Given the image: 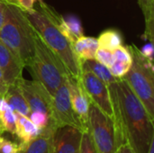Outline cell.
<instances>
[{
  "label": "cell",
  "mask_w": 154,
  "mask_h": 153,
  "mask_svg": "<svg viewBox=\"0 0 154 153\" xmlns=\"http://www.w3.org/2000/svg\"><path fill=\"white\" fill-rule=\"evenodd\" d=\"M108 88L118 146L127 143L135 153H147L154 140V119L124 79Z\"/></svg>",
  "instance_id": "obj_1"
},
{
  "label": "cell",
  "mask_w": 154,
  "mask_h": 153,
  "mask_svg": "<svg viewBox=\"0 0 154 153\" xmlns=\"http://www.w3.org/2000/svg\"><path fill=\"white\" fill-rule=\"evenodd\" d=\"M36 31L24 12L12 0H6L5 22L0 29V41L25 65L34 52Z\"/></svg>",
  "instance_id": "obj_2"
},
{
  "label": "cell",
  "mask_w": 154,
  "mask_h": 153,
  "mask_svg": "<svg viewBox=\"0 0 154 153\" xmlns=\"http://www.w3.org/2000/svg\"><path fill=\"white\" fill-rule=\"evenodd\" d=\"M24 12L29 22L48 47L60 59L69 73L79 78L81 76V62L74 52L72 43L63 35L51 16L38 5Z\"/></svg>",
  "instance_id": "obj_3"
},
{
  "label": "cell",
  "mask_w": 154,
  "mask_h": 153,
  "mask_svg": "<svg viewBox=\"0 0 154 153\" xmlns=\"http://www.w3.org/2000/svg\"><path fill=\"white\" fill-rule=\"evenodd\" d=\"M25 68H28L33 79L39 81L51 96L69 75L63 62L37 32L34 38V52Z\"/></svg>",
  "instance_id": "obj_4"
},
{
  "label": "cell",
  "mask_w": 154,
  "mask_h": 153,
  "mask_svg": "<svg viewBox=\"0 0 154 153\" xmlns=\"http://www.w3.org/2000/svg\"><path fill=\"white\" fill-rule=\"evenodd\" d=\"M132 55V65L122 78L144 106L154 119V67L153 60L144 57L135 44L127 46Z\"/></svg>",
  "instance_id": "obj_5"
},
{
  "label": "cell",
  "mask_w": 154,
  "mask_h": 153,
  "mask_svg": "<svg viewBox=\"0 0 154 153\" xmlns=\"http://www.w3.org/2000/svg\"><path fill=\"white\" fill-rule=\"evenodd\" d=\"M88 132L98 153H115L118 144L113 119L90 102Z\"/></svg>",
  "instance_id": "obj_6"
},
{
  "label": "cell",
  "mask_w": 154,
  "mask_h": 153,
  "mask_svg": "<svg viewBox=\"0 0 154 153\" xmlns=\"http://www.w3.org/2000/svg\"><path fill=\"white\" fill-rule=\"evenodd\" d=\"M67 79L57 88L52 96L51 120L53 121L57 127L72 126L84 132V127L74 112L70 102Z\"/></svg>",
  "instance_id": "obj_7"
},
{
  "label": "cell",
  "mask_w": 154,
  "mask_h": 153,
  "mask_svg": "<svg viewBox=\"0 0 154 153\" xmlns=\"http://www.w3.org/2000/svg\"><path fill=\"white\" fill-rule=\"evenodd\" d=\"M80 81L90 102L113 119V107L109 88L102 80L88 70H81Z\"/></svg>",
  "instance_id": "obj_8"
},
{
  "label": "cell",
  "mask_w": 154,
  "mask_h": 153,
  "mask_svg": "<svg viewBox=\"0 0 154 153\" xmlns=\"http://www.w3.org/2000/svg\"><path fill=\"white\" fill-rule=\"evenodd\" d=\"M16 85L26 100L31 112L39 111L47 114L51 118L52 96L37 80H27L21 78Z\"/></svg>",
  "instance_id": "obj_9"
},
{
  "label": "cell",
  "mask_w": 154,
  "mask_h": 153,
  "mask_svg": "<svg viewBox=\"0 0 154 153\" xmlns=\"http://www.w3.org/2000/svg\"><path fill=\"white\" fill-rule=\"evenodd\" d=\"M83 131L72 126L55 129L52 137L51 153H79Z\"/></svg>",
  "instance_id": "obj_10"
},
{
  "label": "cell",
  "mask_w": 154,
  "mask_h": 153,
  "mask_svg": "<svg viewBox=\"0 0 154 153\" xmlns=\"http://www.w3.org/2000/svg\"><path fill=\"white\" fill-rule=\"evenodd\" d=\"M67 83L73 110L76 113L79 119L80 120L84 127V132L88 131V110L90 100L82 87L80 78H78L69 74L68 76Z\"/></svg>",
  "instance_id": "obj_11"
},
{
  "label": "cell",
  "mask_w": 154,
  "mask_h": 153,
  "mask_svg": "<svg viewBox=\"0 0 154 153\" xmlns=\"http://www.w3.org/2000/svg\"><path fill=\"white\" fill-rule=\"evenodd\" d=\"M24 68L23 62L0 41V69L7 87L16 84L23 78Z\"/></svg>",
  "instance_id": "obj_12"
},
{
  "label": "cell",
  "mask_w": 154,
  "mask_h": 153,
  "mask_svg": "<svg viewBox=\"0 0 154 153\" xmlns=\"http://www.w3.org/2000/svg\"><path fill=\"white\" fill-rule=\"evenodd\" d=\"M56 128L58 127L51 120L48 126L42 129L37 137L27 143H19L17 153H51L52 137Z\"/></svg>",
  "instance_id": "obj_13"
},
{
  "label": "cell",
  "mask_w": 154,
  "mask_h": 153,
  "mask_svg": "<svg viewBox=\"0 0 154 153\" xmlns=\"http://www.w3.org/2000/svg\"><path fill=\"white\" fill-rule=\"evenodd\" d=\"M15 136L19 139L20 143H27L40 134L42 130H40L28 116L15 113Z\"/></svg>",
  "instance_id": "obj_14"
},
{
  "label": "cell",
  "mask_w": 154,
  "mask_h": 153,
  "mask_svg": "<svg viewBox=\"0 0 154 153\" xmlns=\"http://www.w3.org/2000/svg\"><path fill=\"white\" fill-rule=\"evenodd\" d=\"M72 46L74 52L80 62L88 60H95L96 52L99 47L97 39L84 35L79 38Z\"/></svg>",
  "instance_id": "obj_15"
},
{
  "label": "cell",
  "mask_w": 154,
  "mask_h": 153,
  "mask_svg": "<svg viewBox=\"0 0 154 153\" xmlns=\"http://www.w3.org/2000/svg\"><path fill=\"white\" fill-rule=\"evenodd\" d=\"M4 97L14 113H18L29 117L31 114L30 107L16 84L8 87Z\"/></svg>",
  "instance_id": "obj_16"
},
{
  "label": "cell",
  "mask_w": 154,
  "mask_h": 153,
  "mask_svg": "<svg viewBox=\"0 0 154 153\" xmlns=\"http://www.w3.org/2000/svg\"><path fill=\"white\" fill-rule=\"evenodd\" d=\"M88 70L95 75L97 78L102 80L106 86H110L117 82V78H116L110 72L109 68L104 66L99 63L96 60H88L81 62V70Z\"/></svg>",
  "instance_id": "obj_17"
},
{
  "label": "cell",
  "mask_w": 154,
  "mask_h": 153,
  "mask_svg": "<svg viewBox=\"0 0 154 153\" xmlns=\"http://www.w3.org/2000/svg\"><path fill=\"white\" fill-rule=\"evenodd\" d=\"M138 5L145 20V31L143 39L153 43L154 41V0H138Z\"/></svg>",
  "instance_id": "obj_18"
},
{
  "label": "cell",
  "mask_w": 154,
  "mask_h": 153,
  "mask_svg": "<svg viewBox=\"0 0 154 153\" xmlns=\"http://www.w3.org/2000/svg\"><path fill=\"white\" fill-rule=\"evenodd\" d=\"M99 48L113 51L117 47L123 45V36L117 30L108 29L100 33L97 38Z\"/></svg>",
  "instance_id": "obj_19"
},
{
  "label": "cell",
  "mask_w": 154,
  "mask_h": 153,
  "mask_svg": "<svg viewBox=\"0 0 154 153\" xmlns=\"http://www.w3.org/2000/svg\"><path fill=\"white\" fill-rule=\"evenodd\" d=\"M0 126L2 133L5 132L10 133L13 135H15L16 117L15 113L11 109L10 106L0 114Z\"/></svg>",
  "instance_id": "obj_20"
},
{
  "label": "cell",
  "mask_w": 154,
  "mask_h": 153,
  "mask_svg": "<svg viewBox=\"0 0 154 153\" xmlns=\"http://www.w3.org/2000/svg\"><path fill=\"white\" fill-rule=\"evenodd\" d=\"M95 60L107 68H110L116 61L113 51L103 49V48H99V47L96 52Z\"/></svg>",
  "instance_id": "obj_21"
},
{
  "label": "cell",
  "mask_w": 154,
  "mask_h": 153,
  "mask_svg": "<svg viewBox=\"0 0 154 153\" xmlns=\"http://www.w3.org/2000/svg\"><path fill=\"white\" fill-rule=\"evenodd\" d=\"M29 118L40 130L44 129L46 126H48V124L51 122V118L47 114L39 111L31 112Z\"/></svg>",
  "instance_id": "obj_22"
},
{
  "label": "cell",
  "mask_w": 154,
  "mask_h": 153,
  "mask_svg": "<svg viewBox=\"0 0 154 153\" xmlns=\"http://www.w3.org/2000/svg\"><path fill=\"white\" fill-rule=\"evenodd\" d=\"M79 153H98L88 131L82 133L79 146Z\"/></svg>",
  "instance_id": "obj_23"
},
{
  "label": "cell",
  "mask_w": 154,
  "mask_h": 153,
  "mask_svg": "<svg viewBox=\"0 0 154 153\" xmlns=\"http://www.w3.org/2000/svg\"><path fill=\"white\" fill-rule=\"evenodd\" d=\"M130 63H125L120 61H115V63L109 68L111 74L117 79L123 78L131 68Z\"/></svg>",
  "instance_id": "obj_24"
},
{
  "label": "cell",
  "mask_w": 154,
  "mask_h": 153,
  "mask_svg": "<svg viewBox=\"0 0 154 153\" xmlns=\"http://www.w3.org/2000/svg\"><path fill=\"white\" fill-rule=\"evenodd\" d=\"M113 54H114L116 61H120V62L132 64L133 59H132L131 52H130L127 46L125 47V46L121 45V46L117 47L116 50H113Z\"/></svg>",
  "instance_id": "obj_25"
},
{
  "label": "cell",
  "mask_w": 154,
  "mask_h": 153,
  "mask_svg": "<svg viewBox=\"0 0 154 153\" xmlns=\"http://www.w3.org/2000/svg\"><path fill=\"white\" fill-rule=\"evenodd\" d=\"M19 144L14 143L0 135V152L1 153H17Z\"/></svg>",
  "instance_id": "obj_26"
},
{
  "label": "cell",
  "mask_w": 154,
  "mask_h": 153,
  "mask_svg": "<svg viewBox=\"0 0 154 153\" xmlns=\"http://www.w3.org/2000/svg\"><path fill=\"white\" fill-rule=\"evenodd\" d=\"M12 1L23 12H27L33 9L36 3L40 0H12Z\"/></svg>",
  "instance_id": "obj_27"
},
{
  "label": "cell",
  "mask_w": 154,
  "mask_h": 153,
  "mask_svg": "<svg viewBox=\"0 0 154 153\" xmlns=\"http://www.w3.org/2000/svg\"><path fill=\"white\" fill-rule=\"evenodd\" d=\"M140 51L144 57L151 60H153V43L148 42L142 48V50H140Z\"/></svg>",
  "instance_id": "obj_28"
},
{
  "label": "cell",
  "mask_w": 154,
  "mask_h": 153,
  "mask_svg": "<svg viewBox=\"0 0 154 153\" xmlns=\"http://www.w3.org/2000/svg\"><path fill=\"white\" fill-rule=\"evenodd\" d=\"M115 153H135V152H134V151L130 147V145H129V144H127V143H123V144H120V145L117 147V149H116V152Z\"/></svg>",
  "instance_id": "obj_29"
},
{
  "label": "cell",
  "mask_w": 154,
  "mask_h": 153,
  "mask_svg": "<svg viewBox=\"0 0 154 153\" xmlns=\"http://www.w3.org/2000/svg\"><path fill=\"white\" fill-rule=\"evenodd\" d=\"M5 5H6V0H0V29L2 28L3 23L5 22Z\"/></svg>",
  "instance_id": "obj_30"
},
{
  "label": "cell",
  "mask_w": 154,
  "mask_h": 153,
  "mask_svg": "<svg viewBox=\"0 0 154 153\" xmlns=\"http://www.w3.org/2000/svg\"><path fill=\"white\" fill-rule=\"evenodd\" d=\"M7 85L5 84L4 78H3V75H2V72H1V69H0V96H4L5 94L6 93L7 91Z\"/></svg>",
  "instance_id": "obj_31"
},
{
  "label": "cell",
  "mask_w": 154,
  "mask_h": 153,
  "mask_svg": "<svg viewBox=\"0 0 154 153\" xmlns=\"http://www.w3.org/2000/svg\"><path fill=\"white\" fill-rule=\"evenodd\" d=\"M2 134V130H1V126H0V135Z\"/></svg>",
  "instance_id": "obj_32"
},
{
  "label": "cell",
  "mask_w": 154,
  "mask_h": 153,
  "mask_svg": "<svg viewBox=\"0 0 154 153\" xmlns=\"http://www.w3.org/2000/svg\"><path fill=\"white\" fill-rule=\"evenodd\" d=\"M0 153H1V152H0Z\"/></svg>",
  "instance_id": "obj_33"
}]
</instances>
